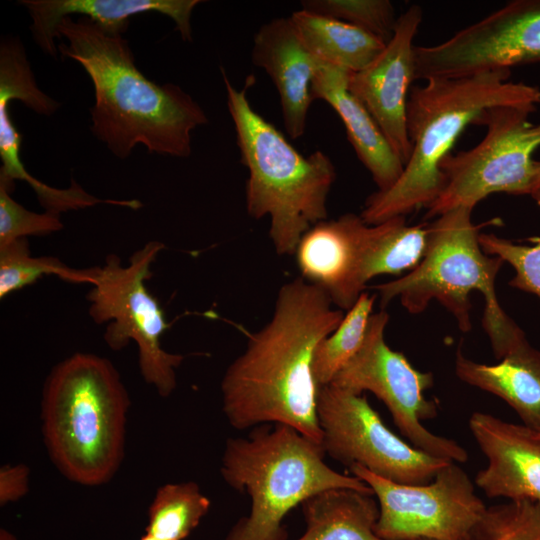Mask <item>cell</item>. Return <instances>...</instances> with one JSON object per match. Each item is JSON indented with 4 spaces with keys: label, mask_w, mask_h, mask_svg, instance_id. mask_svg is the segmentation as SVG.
Returning <instances> with one entry per match:
<instances>
[{
    "label": "cell",
    "mask_w": 540,
    "mask_h": 540,
    "mask_svg": "<svg viewBox=\"0 0 540 540\" xmlns=\"http://www.w3.org/2000/svg\"><path fill=\"white\" fill-rule=\"evenodd\" d=\"M333 305L302 277L280 288L270 321L249 335L222 378V409L233 428L284 424L322 442L312 360L317 344L344 318Z\"/></svg>",
    "instance_id": "6da1fadb"
},
{
    "label": "cell",
    "mask_w": 540,
    "mask_h": 540,
    "mask_svg": "<svg viewBox=\"0 0 540 540\" xmlns=\"http://www.w3.org/2000/svg\"><path fill=\"white\" fill-rule=\"evenodd\" d=\"M56 39H65L57 45L62 57L78 62L92 81L91 132L113 155L125 159L137 144L159 155H191L192 131L208 123L206 113L180 86L146 78L122 34L68 16Z\"/></svg>",
    "instance_id": "7a4b0ae2"
},
{
    "label": "cell",
    "mask_w": 540,
    "mask_h": 540,
    "mask_svg": "<svg viewBox=\"0 0 540 540\" xmlns=\"http://www.w3.org/2000/svg\"><path fill=\"white\" fill-rule=\"evenodd\" d=\"M511 70L499 69L457 78H434L412 86L407 103V133L411 154L398 180L371 194L360 217L375 225L428 208L445 186L443 160L467 126L496 106L534 112L540 87L509 81Z\"/></svg>",
    "instance_id": "3957f363"
},
{
    "label": "cell",
    "mask_w": 540,
    "mask_h": 540,
    "mask_svg": "<svg viewBox=\"0 0 540 540\" xmlns=\"http://www.w3.org/2000/svg\"><path fill=\"white\" fill-rule=\"evenodd\" d=\"M129 406L108 359L78 352L53 367L42 392V434L66 479L95 487L114 477L124 458Z\"/></svg>",
    "instance_id": "277c9868"
},
{
    "label": "cell",
    "mask_w": 540,
    "mask_h": 540,
    "mask_svg": "<svg viewBox=\"0 0 540 540\" xmlns=\"http://www.w3.org/2000/svg\"><path fill=\"white\" fill-rule=\"evenodd\" d=\"M227 107L234 123L241 162L247 167L245 200L254 219L270 216V238L279 255L296 252L302 236L327 218V198L335 181L331 159L316 150L300 154L285 136L249 103L254 77L236 89L221 68Z\"/></svg>",
    "instance_id": "5b68a950"
},
{
    "label": "cell",
    "mask_w": 540,
    "mask_h": 540,
    "mask_svg": "<svg viewBox=\"0 0 540 540\" xmlns=\"http://www.w3.org/2000/svg\"><path fill=\"white\" fill-rule=\"evenodd\" d=\"M325 455L321 443L284 424L259 425L246 438H228L220 472L230 487L248 494L250 511L226 540H285L287 514L323 491L373 494L361 479L327 465Z\"/></svg>",
    "instance_id": "8992f818"
},
{
    "label": "cell",
    "mask_w": 540,
    "mask_h": 540,
    "mask_svg": "<svg viewBox=\"0 0 540 540\" xmlns=\"http://www.w3.org/2000/svg\"><path fill=\"white\" fill-rule=\"evenodd\" d=\"M473 209L460 206L436 217L428 224L427 247L420 263L403 277L372 289L380 296L382 307L399 297L411 314L425 311L436 300L454 316L464 333L472 328L469 295L481 292L485 302L482 325L495 357L501 360L526 336L497 297L495 281L503 260L487 255L479 244L480 229L501 220L475 225Z\"/></svg>",
    "instance_id": "52a82bcc"
},
{
    "label": "cell",
    "mask_w": 540,
    "mask_h": 540,
    "mask_svg": "<svg viewBox=\"0 0 540 540\" xmlns=\"http://www.w3.org/2000/svg\"><path fill=\"white\" fill-rule=\"evenodd\" d=\"M163 248L160 242H148L126 266L118 256L110 254L99 267L88 300L91 318L98 324L109 322L104 333L106 344L119 351L134 341L143 379L160 396L167 397L176 387V369L184 357L163 349L161 337L169 324L157 298L146 286L152 276L151 266Z\"/></svg>",
    "instance_id": "ba28073f"
},
{
    "label": "cell",
    "mask_w": 540,
    "mask_h": 540,
    "mask_svg": "<svg viewBox=\"0 0 540 540\" xmlns=\"http://www.w3.org/2000/svg\"><path fill=\"white\" fill-rule=\"evenodd\" d=\"M531 113L515 106L486 110L476 123L487 128L483 139L443 160L445 186L425 218L460 206L474 208L493 193L531 196L539 168L533 154L540 147V122L532 123Z\"/></svg>",
    "instance_id": "9c48e42d"
},
{
    "label": "cell",
    "mask_w": 540,
    "mask_h": 540,
    "mask_svg": "<svg viewBox=\"0 0 540 540\" xmlns=\"http://www.w3.org/2000/svg\"><path fill=\"white\" fill-rule=\"evenodd\" d=\"M388 321L389 315L383 309L370 316L361 346L330 384L357 394L373 393L414 447L434 457L466 462L468 453L461 445L432 433L422 424L437 415V403L424 395L433 386V374L417 370L403 353L386 344Z\"/></svg>",
    "instance_id": "30bf717a"
},
{
    "label": "cell",
    "mask_w": 540,
    "mask_h": 540,
    "mask_svg": "<svg viewBox=\"0 0 540 540\" xmlns=\"http://www.w3.org/2000/svg\"><path fill=\"white\" fill-rule=\"evenodd\" d=\"M317 417L326 455L396 483L428 484L453 462L407 444L387 428L365 396L332 384L318 388Z\"/></svg>",
    "instance_id": "8fae6325"
},
{
    "label": "cell",
    "mask_w": 540,
    "mask_h": 540,
    "mask_svg": "<svg viewBox=\"0 0 540 540\" xmlns=\"http://www.w3.org/2000/svg\"><path fill=\"white\" fill-rule=\"evenodd\" d=\"M348 468L376 496L375 533L384 540H468L487 508L456 462L424 485L396 483L358 464Z\"/></svg>",
    "instance_id": "7c38bea8"
},
{
    "label": "cell",
    "mask_w": 540,
    "mask_h": 540,
    "mask_svg": "<svg viewBox=\"0 0 540 540\" xmlns=\"http://www.w3.org/2000/svg\"><path fill=\"white\" fill-rule=\"evenodd\" d=\"M416 80L457 78L540 62V0H514L449 39L416 46Z\"/></svg>",
    "instance_id": "4fadbf2b"
},
{
    "label": "cell",
    "mask_w": 540,
    "mask_h": 540,
    "mask_svg": "<svg viewBox=\"0 0 540 540\" xmlns=\"http://www.w3.org/2000/svg\"><path fill=\"white\" fill-rule=\"evenodd\" d=\"M423 20L419 5L398 18L391 39L364 69L350 72L348 88L371 114L392 149L405 165L412 146L406 113L411 85L416 80L414 39Z\"/></svg>",
    "instance_id": "5bb4252c"
},
{
    "label": "cell",
    "mask_w": 540,
    "mask_h": 540,
    "mask_svg": "<svg viewBox=\"0 0 540 540\" xmlns=\"http://www.w3.org/2000/svg\"><path fill=\"white\" fill-rule=\"evenodd\" d=\"M15 99L45 116H51L60 107L59 102L38 88L20 39L9 36L3 37L0 44V186L12 193L16 180L26 182L45 211L61 214L81 209L85 193L77 183L72 182L66 189L54 188L36 179L24 167L20 158L22 135L9 113L10 102Z\"/></svg>",
    "instance_id": "9a60e30c"
},
{
    "label": "cell",
    "mask_w": 540,
    "mask_h": 540,
    "mask_svg": "<svg viewBox=\"0 0 540 540\" xmlns=\"http://www.w3.org/2000/svg\"><path fill=\"white\" fill-rule=\"evenodd\" d=\"M470 431L487 459L475 484L489 498L540 502V439L524 425L474 412Z\"/></svg>",
    "instance_id": "2e32d148"
},
{
    "label": "cell",
    "mask_w": 540,
    "mask_h": 540,
    "mask_svg": "<svg viewBox=\"0 0 540 540\" xmlns=\"http://www.w3.org/2000/svg\"><path fill=\"white\" fill-rule=\"evenodd\" d=\"M251 59L268 74L279 94L287 134L300 138L314 101L312 84L320 62L305 47L290 17L272 19L258 29Z\"/></svg>",
    "instance_id": "e0dca14e"
},
{
    "label": "cell",
    "mask_w": 540,
    "mask_h": 540,
    "mask_svg": "<svg viewBox=\"0 0 540 540\" xmlns=\"http://www.w3.org/2000/svg\"><path fill=\"white\" fill-rule=\"evenodd\" d=\"M199 0H20L32 19L31 32L41 50L56 57V27L65 17L82 15L111 33L123 34L131 16L157 12L171 18L184 41L192 40L191 15Z\"/></svg>",
    "instance_id": "ac0fdd59"
},
{
    "label": "cell",
    "mask_w": 540,
    "mask_h": 540,
    "mask_svg": "<svg viewBox=\"0 0 540 540\" xmlns=\"http://www.w3.org/2000/svg\"><path fill=\"white\" fill-rule=\"evenodd\" d=\"M428 240V224L407 225L405 216L375 225L355 216L352 261L342 310H349L369 280L381 274L398 275L413 270L422 260Z\"/></svg>",
    "instance_id": "d6986e66"
},
{
    "label": "cell",
    "mask_w": 540,
    "mask_h": 540,
    "mask_svg": "<svg viewBox=\"0 0 540 540\" xmlns=\"http://www.w3.org/2000/svg\"><path fill=\"white\" fill-rule=\"evenodd\" d=\"M349 74L320 62L312 84L313 98L325 101L335 110L358 159L370 172L378 191H385L398 180L404 164L371 114L349 90Z\"/></svg>",
    "instance_id": "ffe728a7"
},
{
    "label": "cell",
    "mask_w": 540,
    "mask_h": 540,
    "mask_svg": "<svg viewBox=\"0 0 540 540\" xmlns=\"http://www.w3.org/2000/svg\"><path fill=\"white\" fill-rule=\"evenodd\" d=\"M455 373L461 381L504 400L525 427L540 434V350L527 339L496 364L469 359L460 345Z\"/></svg>",
    "instance_id": "44dd1931"
},
{
    "label": "cell",
    "mask_w": 540,
    "mask_h": 540,
    "mask_svg": "<svg viewBox=\"0 0 540 540\" xmlns=\"http://www.w3.org/2000/svg\"><path fill=\"white\" fill-rule=\"evenodd\" d=\"M355 214L312 226L301 238L297 264L302 278L323 289L341 309L352 261V231Z\"/></svg>",
    "instance_id": "7402d4cb"
},
{
    "label": "cell",
    "mask_w": 540,
    "mask_h": 540,
    "mask_svg": "<svg viewBox=\"0 0 540 540\" xmlns=\"http://www.w3.org/2000/svg\"><path fill=\"white\" fill-rule=\"evenodd\" d=\"M372 496L331 489L310 497L301 504L306 529L297 540H384L375 533L379 506Z\"/></svg>",
    "instance_id": "603a6c76"
},
{
    "label": "cell",
    "mask_w": 540,
    "mask_h": 540,
    "mask_svg": "<svg viewBox=\"0 0 540 540\" xmlns=\"http://www.w3.org/2000/svg\"><path fill=\"white\" fill-rule=\"evenodd\" d=\"M290 19L305 47L319 62L349 72L367 67L386 45L356 26L303 9L293 12Z\"/></svg>",
    "instance_id": "cb8c5ba5"
},
{
    "label": "cell",
    "mask_w": 540,
    "mask_h": 540,
    "mask_svg": "<svg viewBox=\"0 0 540 540\" xmlns=\"http://www.w3.org/2000/svg\"><path fill=\"white\" fill-rule=\"evenodd\" d=\"M210 500L192 481L160 486L148 508L146 533L159 540H184L210 509Z\"/></svg>",
    "instance_id": "d4e9b609"
},
{
    "label": "cell",
    "mask_w": 540,
    "mask_h": 540,
    "mask_svg": "<svg viewBox=\"0 0 540 540\" xmlns=\"http://www.w3.org/2000/svg\"><path fill=\"white\" fill-rule=\"evenodd\" d=\"M98 272L99 267L75 269L54 257H34L27 239H19L0 248V298L33 285L44 276L55 275L67 282L93 285Z\"/></svg>",
    "instance_id": "484cf974"
},
{
    "label": "cell",
    "mask_w": 540,
    "mask_h": 540,
    "mask_svg": "<svg viewBox=\"0 0 540 540\" xmlns=\"http://www.w3.org/2000/svg\"><path fill=\"white\" fill-rule=\"evenodd\" d=\"M375 299L376 295L363 292L339 326L317 344L312 372L318 388L330 384L361 346Z\"/></svg>",
    "instance_id": "4316f807"
},
{
    "label": "cell",
    "mask_w": 540,
    "mask_h": 540,
    "mask_svg": "<svg viewBox=\"0 0 540 540\" xmlns=\"http://www.w3.org/2000/svg\"><path fill=\"white\" fill-rule=\"evenodd\" d=\"M468 540H540V502L520 499L487 507Z\"/></svg>",
    "instance_id": "83f0119b"
},
{
    "label": "cell",
    "mask_w": 540,
    "mask_h": 540,
    "mask_svg": "<svg viewBox=\"0 0 540 540\" xmlns=\"http://www.w3.org/2000/svg\"><path fill=\"white\" fill-rule=\"evenodd\" d=\"M303 10L341 20L356 26L387 43L397 18L388 0H303Z\"/></svg>",
    "instance_id": "f1b7e54d"
},
{
    "label": "cell",
    "mask_w": 540,
    "mask_h": 540,
    "mask_svg": "<svg viewBox=\"0 0 540 540\" xmlns=\"http://www.w3.org/2000/svg\"><path fill=\"white\" fill-rule=\"evenodd\" d=\"M531 197L540 209V190ZM479 244L490 256H497L510 264L515 271L509 285L540 298V236L527 239L530 243L519 244L493 233H480Z\"/></svg>",
    "instance_id": "f546056e"
},
{
    "label": "cell",
    "mask_w": 540,
    "mask_h": 540,
    "mask_svg": "<svg viewBox=\"0 0 540 540\" xmlns=\"http://www.w3.org/2000/svg\"><path fill=\"white\" fill-rule=\"evenodd\" d=\"M62 228L60 214L29 211L0 186V248L28 236L48 235Z\"/></svg>",
    "instance_id": "4dcf8cb0"
},
{
    "label": "cell",
    "mask_w": 540,
    "mask_h": 540,
    "mask_svg": "<svg viewBox=\"0 0 540 540\" xmlns=\"http://www.w3.org/2000/svg\"><path fill=\"white\" fill-rule=\"evenodd\" d=\"M30 470L23 463L5 465L0 469V505L18 501L29 490Z\"/></svg>",
    "instance_id": "1f68e13d"
},
{
    "label": "cell",
    "mask_w": 540,
    "mask_h": 540,
    "mask_svg": "<svg viewBox=\"0 0 540 540\" xmlns=\"http://www.w3.org/2000/svg\"><path fill=\"white\" fill-rule=\"evenodd\" d=\"M0 540H17L16 537L7 529H0Z\"/></svg>",
    "instance_id": "d6a6232c"
},
{
    "label": "cell",
    "mask_w": 540,
    "mask_h": 540,
    "mask_svg": "<svg viewBox=\"0 0 540 540\" xmlns=\"http://www.w3.org/2000/svg\"><path fill=\"white\" fill-rule=\"evenodd\" d=\"M538 190H540V161H539V168H538L537 177H536V180H535V183H534L533 193L538 191Z\"/></svg>",
    "instance_id": "836d02e7"
},
{
    "label": "cell",
    "mask_w": 540,
    "mask_h": 540,
    "mask_svg": "<svg viewBox=\"0 0 540 540\" xmlns=\"http://www.w3.org/2000/svg\"><path fill=\"white\" fill-rule=\"evenodd\" d=\"M140 540H159V539H157V538H155V537H153V536H151V535L145 533V534L140 538Z\"/></svg>",
    "instance_id": "e575fe53"
},
{
    "label": "cell",
    "mask_w": 540,
    "mask_h": 540,
    "mask_svg": "<svg viewBox=\"0 0 540 540\" xmlns=\"http://www.w3.org/2000/svg\"><path fill=\"white\" fill-rule=\"evenodd\" d=\"M534 434H535V436H536L538 439H540V434H539V433H535V432H534Z\"/></svg>",
    "instance_id": "d590c367"
},
{
    "label": "cell",
    "mask_w": 540,
    "mask_h": 540,
    "mask_svg": "<svg viewBox=\"0 0 540 540\" xmlns=\"http://www.w3.org/2000/svg\"><path fill=\"white\" fill-rule=\"evenodd\" d=\"M418 540H432V539H418Z\"/></svg>",
    "instance_id": "8d00e7d4"
}]
</instances>
